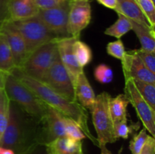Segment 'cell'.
<instances>
[{
    "label": "cell",
    "mask_w": 155,
    "mask_h": 154,
    "mask_svg": "<svg viewBox=\"0 0 155 154\" xmlns=\"http://www.w3.org/2000/svg\"><path fill=\"white\" fill-rule=\"evenodd\" d=\"M16 68L13 55L4 33L0 32V71L11 73Z\"/></svg>",
    "instance_id": "obj_21"
},
{
    "label": "cell",
    "mask_w": 155,
    "mask_h": 154,
    "mask_svg": "<svg viewBox=\"0 0 155 154\" xmlns=\"http://www.w3.org/2000/svg\"><path fill=\"white\" fill-rule=\"evenodd\" d=\"M44 128L37 134L39 144L44 145L56 138L66 136V117L52 107L47 106L46 115L42 121Z\"/></svg>",
    "instance_id": "obj_11"
},
{
    "label": "cell",
    "mask_w": 155,
    "mask_h": 154,
    "mask_svg": "<svg viewBox=\"0 0 155 154\" xmlns=\"http://www.w3.org/2000/svg\"><path fill=\"white\" fill-rule=\"evenodd\" d=\"M71 1L65 0L60 5L53 8L39 10L36 15L58 39L70 37L68 21Z\"/></svg>",
    "instance_id": "obj_9"
},
{
    "label": "cell",
    "mask_w": 155,
    "mask_h": 154,
    "mask_svg": "<svg viewBox=\"0 0 155 154\" xmlns=\"http://www.w3.org/2000/svg\"><path fill=\"white\" fill-rule=\"evenodd\" d=\"M148 134L145 128L141 130L138 134L133 136V139L130 142V150L132 154H139L142 147L145 145Z\"/></svg>",
    "instance_id": "obj_29"
},
{
    "label": "cell",
    "mask_w": 155,
    "mask_h": 154,
    "mask_svg": "<svg viewBox=\"0 0 155 154\" xmlns=\"http://www.w3.org/2000/svg\"><path fill=\"white\" fill-rule=\"evenodd\" d=\"M98 147H99L100 149H101V153L100 154H113L110 150H109L108 149H107L105 144L99 145V146H98ZM121 151L122 150L120 149L119 152V154H121Z\"/></svg>",
    "instance_id": "obj_39"
},
{
    "label": "cell",
    "mask_w": 155,
    "mask_h": 154,
    "mask_svg": "<svg viewBox=\"0 0 155 154\" xmlns=\"http://www.w3.org/2000/svg\"><path fill=\"white\" fill-rule=\"evenodd\" d=\"M74 93L77 102L85 109H89L93 105L96 96L84 71H82L76 79Z\"/></svg>",
    "instance_id": "obj_16"
},
{
    "label": "cell",
    "mask_w": 155,
    "mask_h": 154,
    "mask_svg": "<svg viewBox=\"0 0 155 154\" xmlns=\"http://www.w3.org/2000/svg\"><path fill=\"white\" fill-rule=\"evenodd\" d=\"M11 101L5 89H0V138L8 124Z\"/></svg>",
    "instance_id": "obj_25"
},
{
    "label": "cell",
    "mask_w": 155,
    "mask_h": 154,
    "mask_svg": "<svg viewBox=\"0 0 155 154\" xmlns=\"http://www.w3.org/2000/svg\"><path fill=\"white\" fill-rule=\"evenodd\" d=\"M44 146L48 154H84L81 140L68 137L56 138Z\"/></svg>",
    "instance_id": "obj_15"
},
{
    "label": "cell",
    "mask_w": 155,
    "mask_h": 154,
    "mask_svg": "<svg viewBox=\"0 0 155 154\" xmlns=\"http://www.w3.org/2000/svg\"><path fill=\"white\" fill-rule=\"evenodd\" d=\"M39 10L34 0H9L10 21H19L33 18L37 15Z\"/></svg>",
    "instance_id": "obj_17"
},
{
    "label": "cell",
    "mask_w": 155,
    "mask_h": 154,
    "mask_svg": "<svg viewBox=\"0 0 155 154\" xmlns=\"http://www.w3.org/2000/svg\"><path fill=\"white\" fill-rule=\"evenodd\" d=\"M151 27H155V7L152 0H135Z\"/></svg>",
    "instance_id": "obj_27"
},
{
    "label": "cell",
    "mask_w": 155,
    "mask_h": 154,
    "mask_svg": "<svg viewBox=\"0 0 155 154\" xmlns=\"http://www.w3.org/2000/svg\"><path fill=\"white\" fill-rule=\"evenodd\" d=\"M124 95L135 109L144 128L155 137V110L145 101L135 86L133 79H125Z\"/></svg>",
    "instance_id": "obj_8"
},
{
    "label": "cell",
    "mask_w": 155,
    "mask_h": 154,
    "mask_svg": "<svg viewBox=\"0 0 155 154\" xmlns=\"http://www.w3.org/2000/svg\"><path fill=\"white\" fill-rule=\"evenodd\" d=\"M0 32L4 33L13 55L14 62L17 68H21L28 57L25 42L19 33L8 26L4 25Z\"/></svg>",
    "instance_id": "obj_14"
},
{
    "label": "cell",
    "mask_w": 155,
    "mask_h": 154,
    "mask_svg": "<svg viewBox=\"0 0 155 154\" xmlns=\"http://www.w3.org/2000/svg\"><path fill=\"white\" fill-rule=\"evenodd\" d=\"M118 19L114 24L107 27L104 31V34L109 36L120 39L124 35L127 34L129 31L132 30V24L130 19L121 14L117 13Z\"/></svg>",
    "instance_id": "obj_22"
},
{
    "label": "cell",
    "mask_w": 155,
    "mask_h": 154,
    "mask_svg": "<svg viewBox=\"0 0 155 154\" xmlns=\"http://www.w3.org/2000/svg\"><path fill=\"white\" fill-rule=\"evenodd\" d=\"M11 74L31 90L44 104L54 108L65 117L74 120L81 128L86 137L98 146L97 139L92 135L88 125L89 116L87 111L77 101H69L42 82L29 76L20 68H15Z\"/></svg>",
    "instance_id": "obj_1"
},
{
    "label": "cell",
    "mask_w": 155,
    "mask_h": 154,
    "mask_svg": "<svg viewBox=\"0 0 155 154\" xmlns=\"http://www.w3.org/2000/svg\"><path fill=\"white\" fill-rule=\"evenodd\" d=\"M133 51L142 60L145 66L155 74V52L146 51L145 49H142V48L139 49H134Z\"/></svg>",
    "instance_id": "obj_31"
},
{
    "label": "cell",
    "mask_w": 155,
    "mask_h": 154,
    "mask_svg": "<svg viewBox=\"0 0 155 154\" xmlns=\"http://www.w3.org/2000/svg\"><path fill=\"white\" fill-rule=\"evenodd\" d=\"M96 1L104 5V7L108 8L110 9H114V11L117 6V0H96Z\"/></svg>",
    "instance_id": "obj_36"
},
{
    "label": "cell",
    "mask_w": 155,
    "mask_h": 154,
    "mask_svg": "<svg viewBox=\"0 0 155 154\" xmlns=\"http://www.w3.org/2000/svg\"><path fill=\"white\" fill-rule=\"evenodd\" d=\"M155 152V139L152 136L148 135L145 145L142 147L139 154H154Z\"/></svg>",
    "instance_id": "obj_35"
},
{
    "label": "cell",
    "mask_w": 155,
    "mask_h": 154,
    "mask_svg": "<svg viewBox=\"0 0 155 154\" xmlns=\"http://www.w3.org/2000/svg\"><path fill=\"white\" fill-rule=\"evenodd\" d=\"M132 30L134 31L141 44V48L146 51L155 52V33L154 28L145 27L142 24L130 20Z\"/></svg>",
    "instance_id": "obj_19"
},
{
    "label": "cell",
    "mask_w": 155,
    "mask_h": 154,
    "mask_svg": "<svg viewBox=\"0 0 155 154\" xmlns=\"http://www.w3.org/2000/svg\"><path fill=\"white\" fill-rule=\"evenodd\" d=\"M77 39H80V37L70 36L57 40V48L59 57L63 66L68 71L74 86L78 75L82 71H83V68L80 67L77 63L73 50V45Z\"/></svg>",
    "instance_id": "obj_13"
},
{
    "label": "cell",
    "mask_w": 155,
    "mask_h": 154,
    "mask_svg": "<svg viewBox=\"0 0 155 154\" xmlns=\"http://www.w3.org/2000/svg\"><path fill=\"white\" fill-rule=\"evenodd\" d=\"M110 95L104 91L97 95L93 105L89 108L92 121L97 134L98 146L113 143L117 140L114 134V123L109 110Z\"/></svg>",
    "instance_id": "obj_5"
},
{
    "label": "cell",
    "mask_w": 155,
    "mask_h": 154,
    "mask_svg": "<svg viewBox=\"0 0 155 154\" xmlns=\"http://www.w3.org/2000/svg\"><path fill=\"white\" fill-rule=\"evenodd\" d=\"M91 18L92 9L89 0H71L68 21L69 36L80 37L81 32L90 23Z\"/></svg>",
    "instance_id": "obj_10"
},
{
    "label": "cell",
    "mask_w": 155,
    "mask_h": 154,
    "mask_svg": "<svg viewBox=\"0 0 155 154\" xmlns=\"http://www.w3.org/2000/svg\"><path fill=\"white\" fill-rule=\"evenodd\" d=\"M124 79H133L155 84V74L145 66L133 50L126 51L121 60Z\"/></svg>",
    "instance_id": "obj_12"
},
{
    "label": "cell",
    "mask_w": 155,
    "mask_h": 154,
    "mask_svg": "<svg viewBox=\"0 0 155 154\" xmlns=\"http://www.w3.org/2000/svg\"><path fill=\"white\" fill-rule=\"evenodd\" d=\"M152 1H153V2H155V0H152Z\"/></svg>",
    "instance_id": "obj_41"
},
{
    "label": "cell",
    "mask_w": 155,
    "mask_h": 154,
    "mask_svg": "<svg viewBox=\"0 0 155 154\" xmlns=\"http://www.w3.org/2000/svg\"><path fill=\"white\" fill-rule=\"evenodd\" d=\"M39 10H46L60 5L65 0H34Z\"/></svg>",
    "instance_id": "obj_33"
},
{
    "label": "cell",
    "mask_w": 155,
    "mask_h": 154,
    "mask_svg": "<svg viewBox=\"0 0 155 154\" xmlns=\"http://www.w3.org/2000/svg\"><path fill=\"white\" fill-rule=\"evenodd\" d=\"M139 122L137 123H132L131 125L128 124L127 119L121 120L117 123L114 124V134L117 139L123 138L127 139L130 134L135 131H137L139 128Z\"/></svg>",
    "instance_id": "obj_26"
},
{
    "label": "cell",
    "mask_w": 155,
    "mask_h": 154,
    "mask_svg": "<svg viewBox=\"0 0 155 154\" xmlns=\"http://www.w3.org/2000/svg\"><path fill=\"white\" fill-rule=\"evenodd\" d=\"M8 26L19 33L25 42L28 57L39 47L58 39L37 16L19 21H10ZM3 25V26H4Z\"/></svg>",
    "instance_id": "obj_4"
},
{
    "label": "cell",
    "mask_w": 155,
    "mask_h": 154,
    "mask_svg": "<svg viewBox=\"0 0 155 154\" xmlns=\"http://www.w3.org/2000/svg\"><path fill=\"white\" fill-rule=\"evenodd\" d=\"M40 82L69 101H77L74 84L61 61L58 53L51 67Z\"/></svg>",
    "instance_id": "obj_7"
},
{
    "label": "cell",
    "mask_w": 155,
    "mask_h": 154,
    "mask_svg": "<svg viewBox=\"0 0 155 154\" xmlns=\"http://www.w3.org/2000/svg\"><path fill=\"white\" fill-rule=\"evenodd\" d=\"M57 40L48 42L33 51L20 69L29 76L42 81L58 53Z\"/></svg>",
    "instance_id": "obj_6"
},
{
    "label": "cell",
    "mask_w": 155,
    "mask_h": 154,
    "mask_svg": "<svg viewBox=\"0 0 155 154\" xmlns=\"http://www.w3.org/2000/svg\"><path fill=\"white\" fill-rule=\"evenodd\" d=\"M4 89L9 100L18 104L32 119L38 122L43 121L46 115V104L11 73L8 74Z\"/></svg>",
    "instance_id": "obj_3"
},
{
    "label": "cell",
    "mask_w": 155,
    "mask_h": 154,
    "mask_svg": "<svg viewBox=\"0 0 155 154\" xmlns=\"http://www.w3.org/2000/svg\"><path fill=\"white\" fill-rule=\"evenodd\" d=\"M73 50L77 63L83 69L92 61V52L90 47L80 39L74 42Z\"/></svg>",
    "instance_id": "obj_23"
},
{
    "label": "cell",
    "mask_w": 155,
    "mask_h": 154,
    "mask_svg": "<svg viewBox=\"0 0 155 154\" xmlns=\"http://www.w3.org/2000/svg\"><path fill=\"white\" fill-rule=\"evenodd\" d=\"M129 101L124 94H120L115 98H110L109 101V110L113 123L127 119V107Z\"/></svg>",
    "instance_id": "obj_20"
},
{
    "label": "cell",
    "mask_w": 155,
    "mask_h": 154,
    "mask_svg": "<svg viewBox=\"0 0 155 154\" xmlns=\"http://www.w3.org/2000/svg\"><path fill=\"white\" fill-rule=\"evenodd\" d=\"M28 125L21 110L11 101L8 121L0 138V146L12 149L15 154H28L39 145L37 134Z\"/></svg>",
    "instance_id": "obj_2"
},
{
    "label": "cell",
    "mask_w": 155,
    "mask_h": 154,
    "mask_svg": "<svg viewBox=\"0 0 155 154\" xmlns=\"http://www.w3.org/2000/svg\"><path fill=\"white\" fill-rule=\"evenodd\" d=\"M28 154H48L44 145L39 144L35 146Z\"/></svg>",
    "instance_id": "obj_37"
},
{
    "label": "cell",
    "mask_w": 155,
    "mask_h": 154,
    "mask_svg": "<svg viewBox=\"0 0 155 154\" xmlns=\"http://www.w3.org/2000/svg\"><path fill=\"white\" fill-rule=\"evenodd\" d=\"M66 136L71 139L77 140H82L86 138L81 128L72 119L66 117Z\"/></svg>",
    "instance_id": "obj_30"
},
{
    "label": "cell",
    "mask_w": 155,
    "mask_h": 154,
    "mask_svg": "<svg viewBox=\"0 0 155 154\" xmlns=\"http://www.w3.org/2000/svg\"><path fill=\"white\" fill-rule=\"evenodd\" d=\"M95 79L101 84H108L113 80L114 72L110 66L104 63H101L94 70Z\"/></svg>",
    "instance_id": "obj_28"
},
{
    "label": "cell",
    "mask_w": 155,
    "mask_h": 154,
    "mask_svg": "<svg viewBox=\"0 0 155 154\" xmlns=\"http://www.w3.org/2000/svg\"><path fill=\"white\" fill-rule=\"evenodd\" d=\"M133 80L139 94L149 104L150 107L155 110V84L136 79Z\"/></svg>",
    "instance_id": "obj_24"
},
{
    "label": "cell",
    "mask_w": 155,
    "mask_h": 154,
    "mask_svg": "<svg viewBox=\"0 0 155 154\" xmlns=\"http://www.w3.org/2000/svg\"><path fill=\"white\" fill-rule=\"evenodd\" d=\"M115 11L145 27H151L135 0H117Z\"/></svg>",
    "instance_id": "obj_18"
},
{
    "label": "cell",
    "mask_w": 155,
    "mask_h": 154,
    "mask_svg": "<svg viewBox=\"0 0 155 154\" xmlns=\"http://www.w3.org/2000/svg\"><path fill=\"white\" fill-rule=\"evenodd\" d=\"M0 154H15L12 149L0 146Z\"/></svg>",
    "instance_id": "obj_40"
},
{
    "label": "cell",
    "mask_w": 155,
    "mask_h": 154,
    "mask_svg": "<svg viewBox=\"0 0 155 154\" xmlns=\"http://www.w3.org/2000/svg\"><path fill=\"white\" fill-rule=\"evenodd\" d=\"M8 74L9 73H6V72H2V71H0V89L5 88V84Z\"/></svg>",
    "instance_id": "obj_38"
},
{
    "label": "cell",
    "mask_w": 155,
    "mask_h": 154,
    "mask_svg": "<svg viewBox=\"0 0 155 154\" xmlns=\"http://www.w3.org/2000/svg\"><path fill=\"white\" fill-rule=\"evenodd\" d=\"M106 51L109 55L120 60L124 58L126 53L125 47L120 39L107 44Z\"/></svg>",
    "instance_id": "obj_32"
},
{
    "label": "cell",
    "mask_w": 155,
    "mask_h": 154,
    "mask_svg": "<svg viewBox=\"0 0 155 154\" xmlns=\"http://www.w3.org/2000/svg\"><path fill=\"white\" fill-rule=\"evenodd\" d=\"M9 0H0V30L9 21Z\"/></svg>",
    "instance_id": "obj_34"
}]
</instances>
